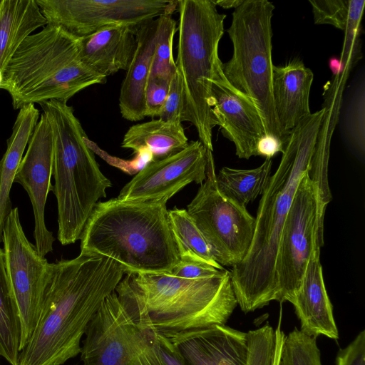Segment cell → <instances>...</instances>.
<instances>
[{"label": "cell", "instance_id": "obj_1", "mask_svg": "<svg viewBox=\"0 0 365 365\" xmlns=\"http://www.w3.org/2000/svg\"><path fill=\"white\" fill-rule=\"evenodd\" d=\"M124 274L114 260L82 252L48 263L41 312L17 365H63L81 354L89 322Z\"/></svg>", "mask_w": 365, "mask_h": 365}, {"label": "cell", "instance_id": "obj_2", "mask_svg": "<svg viewBox=\"0 0 365 365\" xmlns=\"http://www.w3.org/2000/svg\"><path fill=\"white\" fill-rule=\"evenodd\" d=\"M324 113V108L311 113L289 133L279 165L259 200L250 250L230 271L237 305L245 313L277 302L275 270L280 235L299 183L310 170Z\"/></svg>", "mask_w": 365, "mask_h": 365}, {"label": "cell", "instance_id": "obj_3", "mask_svg": "<svg viewBox=\"0 0 365 365\" xmlns=\"http://www.w3.org/2000/svg\"><path fill=\"white\" fill-rule=\"evenodd\" d=\"M166 203L98 202L81 236V252L108 257L126 274H170L180 256Z\"/></svg>", "mask_w": 365, "mask_h": 365}, {"label": "cell", "instance_id": "obj_4", "mask_svg": "<svg viewBox=\"0 0 365 365\" xmlns=\"http://www.w3.org/2000/svg\"><path fill=\"white\" fill-rule=\"evenodd\" d=\"M83 62L80 38L60 26L46 24L29 36L2 72L0 88L14 109L56 100L67 103L84 88L106 82Z\"/></svg>", "mask_w": 365, "mask_h": 365}, {"label": "cell", "instance_id": "obj_5", "mask_svg": "<svg viewBox=\"0 0 365 365\" xmlns=\"http://www.w3.org/2000/svg\"><path fill=\"white\" fill-rule=\"evenodd\" d=\"M53 134L51 191L58 207V240L63 245L80 240L98 200L112 183L101 171L73 108L51 100L39 103Z\"/></svg>", "mask_w": 365, "mask_h": 365}, {"label": "cell", "instance_id": "obj_6", "mask_svg": "<svg viewBox=\"0 0 365 365\" xmlns=\"http://www.w3.org/2000/svg\"><path fill=\"white\" fill-rule=\"evenodd\" d=\"M158 334L174 335L225 324L237 305L230 271L185 279L170 274H128Z\"/></svg>", "mask_w": 365, "mask_h": 365}, {"label": "cell", "instance_id": "obj_7", "mask_svg": "<svg viewBox=\"0 0 365 365\" xmlns=\"http://www.w3.org/2000/svg\"><path fill=\"white\" fill-rule=\"evenodd\" d=\"M177 57L175 61L183 89V121L191 123L199 140L212 152V129L217 125L212 113L211 87L224 34L225 14L213 0H179Z\"/></svg>", "mask_w": 365, "mask_h": 365}, {"label": "cell", "instance_id": "obj_8", "mask_svg": "<svg viewBox=\"0 0 365 365\" xmlns=\"http://www.w3.org/2000/svg\"><path fill=\"white\" fill-rule=\"evenodd\" d=\"M84 336L83 365H165L158 333L128 274L103 300Z\"/></svg>", "mask_w": 365, "mask_h": 365}, {"label": "cell", "instance_id": "obj_9", "mask_svg": "<svg viewBox=\"0 0 365 365\" xmlns=\"http://www.w3.org/2000/svg\"><path fill=\"white\" fill-rule=\"evenodd\" d=\"M274 6L267 0H243L235 9L227 32L232 56L222 69L227 81L256 106L266 134L283 135L277 118L272 91V18Z\"/></svg>", "mask_w": 365, "mask_h": 365}, {"label": "cell", "instance_id": "obj_10", "mask_svg": "<svg viewBox=\"0 0 365 365\" xmlns=\"http://www.w3.org/2000/svg\"><path fill=\"white\" fill-rule=\"evenodd\" d=\"M327 205L308 173L301 179L282 230L276 260L277 302L292 303L313 254L324 245Z\"/></svg>", "mask_w": 365, "mask_h": 365}, {"label": "cell", "instance_id": "obj_11", "mask_svg": "<svg viewBox=\"0 0 365 365\" xmlns=\"http://www.w3.org/2000/svg\"><path fill=\"white\" fill-rule=\"evenodd\" d=\"M207 152L206 179L187 211L207 242L215 261L223 266L240 262L251 246L255 218L245 207L217 189L212 152Z\"/></svg>", "mask_w": 365, "mask_h": 365}, {"label": "cell", "instance_id": "obj_12", "mask_svg": "<svg viewBox=\"0 0 365 365\" xmlns=\"http://www.w3.org/2000/svg\"><path fill=\"white\" fill-rule=\"evenodd\" d=\"M47 24L78 37L110 25L138 26L177 9L171 0H35Z\"/></svg>", "mask_w": 365, "mask_h": 365}, {"label": "cell", "instance_id": "obj_13", "mask_svg": "<svg viewBox=\"0 0 365 365\" xmlns=\"http://www.w3.org/2000/svg\"><path fill=\"white\" fill-rule=\"evenodd\" d=\"M2 242L6 272L20 317L21 351L41 312L49 262L27 239L18 207H14L6 218Z\"/></svg>", "mask_w": 365, "mask_h": 365}, {"label": "cell", "instance_id": "obj_14", "mask_svg": "<svg viewBox=\"0 0 365 365\" xmlns=\"http://www.w3.org/2000/svg\"><path fill=\"white\" fill-rule=\"evenodd\" d=\"M207 152L200 140L191 141L182 150L148 163L121 189L118 199L124 201H168L189 183L206 179Z\"/></svg>", "mask_w": 365, "mask_h": 365}, {"label": "cell", "instance_id": "obj_15", "mask_svg": "<svg viewBox=\"0 0 365 365\" xmlns=\"http://www.w3.org/2000/svg\"><path fill=\"white\" fill-rule=\"evenodd\" d=\"M53 134L46 115H40L18 167L14 182L26 191L34 217L35 247L42 256L53 250L54 237L45 222V207L48 192L52 190Z\"/></svg>", "mask_w": 365, "mask_h": 365}, {"label": "cell", "instance_id": "obj_16", "mask_svg": "<svg viewBox=\"0 0 365 365\" xmlns=\"http://www.w3.org/2000/svg\"><path fill=\"white\" fill-rule=\"evenodd\" d=\"M212 113L222 135L235 146L239 158L256 156L259 140L266 134L254 103L225 78L222 61L216 63L211 87Z\"/></svg>", "mask_w": 365, "mask_h": 365}, {"label": "cell", "instance_id": "obj_17", "mask_svg": "<svg viewBox=\"0 0 365 365\" xmlns=\"http://www.w3.org/2000/svg\"><path fill=\"white\" fill-rule=\"evenodd\" d=\"M179 348L187 365H246L247 332L223 325L168 337Z\"/></svg>", "mask_w": 365, "mask_h": 365}, {"label": "cell", "instance_id": "obj_18", "mask_svg": "<svg viewBox=\"0 0 365 365\" xmlns=\"http://www.w3.org/2000/svg\"><path fill=\"white\" fill-rule=\"evenodd\" d=\"M313 72L304 63L294 58L284 66H272V91L274 109L283 135L311 114L309 93Z\"/></svg>", "mask_w": 365, "mask_h": 365}, {"label": "cell", "instance_id": "obj_19", "mask_svg": "<svg viewBox=\"0 0 365 365\" xmlns=\"http://www.w3.org/2000/svg\"><path fill=\"white\" fill-rule=\"evenodd\" d=\"M320 250H317L312 256L292 304L302 333L316 338L323 335L337 339L339 332L324 281Z\"/></svg>", "mask_w": 365, "mask_h": 365}, {"label": "cell", "instance_id": "obj_20", "mask_svg": "<svg viewBox=\"0 0 365 365\" xmlns=\"http://www.w3.org/2000/svg\"><path fill=\"white\" fill-rule=\"evenodd\" d=\"M136 29L110 25L79 37L83 63L105 78L120 70L127 71L137 48Z\"/></svg>", "mask_w": 365, "mask_h": 365}, {"label": "cell", "instance_id": "obj_21", "mask_svg": "<svg viewBox=\"0 0 365 365\" xmlns=\"http://www.w3.org/2000/svg\"><path fill=\"white\" fill-rule=\"evenodd\" d=\"M156 26L157 19L137 27V48L121 85L120 114L131 122L145 117V92L155 49Z\"/></svg>", "mask_w": 365, "mask_h": 365}, {"label": "cell", "instance_id": "obj_22", "mask_svg": "<svg viewBox=\"0 0 365 365\" xmlns=\"http://www.w3.org/2000/svg\"><path fill=\"white\" fill-rule=\"evenodd\" d=\"M39 118V110L34 104H29L19 109L11 134L6 141V152L0 160V243L2 242L6 218L13 209L10 191L24 150Z\"/></svg>", "mask_w": 365, "mask_h": 365}, {"label": "cell", "instance_id": "obj_23", "mask_svg": "<svg viewBox=\"0 0 365 365\" xmlns=\"http://www.w3.org/2000/svg\"><path fill=\"white\" fill-rule=\"evenodd\" d=\"M188 143L182 123L158 118L130 127L123 136L121 146L133 150L139 155H145L150 161H154L182 150Z\"/></svg>", "mask_w": 365, "mask_h": 365}, {"label": "cell", "instance_id": "obj_24", "mask_svg": "<svg viewBox=\"0 0 365 365\" xmlns=\"http://www.w3.org/2000/svg\"><path fill=\"white\" fill-rule=\"evenodd\" d=\"M46 24L35 0H0V71L24 41Z\"/></svg>", "mask_w": 365, "mask_h": 365}, {"label": "cell", "instance_id": "obj_25", "mask_svg": "<svg viewBox=\"0 0 365 365\" xmlns=\"http://www.w3.org/2000/svg\"><path fill=\"white\" fill-rule=\"evenodd\" d=\"M324 113L316 140L310 170L312 180L319 187L322 200L327 205L331 200L328 182V162L331 139L334 131L342 103L344 90L341 87L327 84L324 88Z\"/></svg>", "mask_w": 365, "mask_h": 365}, {"label": "cell", "instance_id": "obj_26", "mask_svg": "<svg viewBox=\"0 0 365 365\" xmlns=\"http://www.w3.org/2000/svg\"><path fill=\"white\" fill-rule=\"evenodd\" d=\"M272 159H265L253 169L223 167L216 174L217 189L226 197L246 207L264 192L272 175Z\"/></svg>", "mask_w": 365, "mask_h": 365}, {"label": "cell", "instance_id": "obj_27", "mask_svg": "<svg viewBox=\"0 0 365 365\" xmlns=\"http://www.w3.org/2000/svg\"><path fill=\"white\" fill-rule=\"evenodd\" d=\"M21 322L0 247V356L11 365H17L20 353Z\"/></svg>", "mask_w": 365, "mask_h": 365}, {"label": "cell", "instance_id": "obj_28", "mask_svg": "<svg viewBox=\"0 0 365 365\" xmlns=\"http://www.w3.org/2000/svg\"><path fill=\"white\" fill-rule=\"evenodd\" d=\"M316 24H330L344 34L359 33L364 0H310Z\"/></svg>", "mask_w": 365, "mask_h": 365}, {"label": "cell", "instance_id": "obj_29", "mask_svg": "<svg viewBox=\"0 0 365 365\" xmlns=\"http://www.w3.org/2000/svg\"><path fill=\"white\" fill-rule=\"evenodd\" d=\"M342 131L355 150L364 155L365 150V79L359 75L346 100L342 117Z\"/></svg>", "mask_w": 365, "mask_h": 365}, {"label": "cell", "instance_id": "obj_30", "mask_svg": "<svg viewBox=\"0 0 365 365\" xmlns=\"http://www.w3.org/2000/svg\"><path fill=\"white\" fill-rule=\"evenodd\" d=\"M168 215L178 250H190L218 269H224L215 261L210 247L187 210L175 207L168 211Z\"/></svg>", "mask_w": 365, "mask_h": 365}, {"label": "cell", "instance_id": "obj_31", "mask_svg": "<svg viewBox=\"0 0 365 365\" xmlns=\"http://www.w3.org/2000/svg\"><path fill=\"white\" fill-rule=\"evenodd\" d=\"M172 14L168 12L157 18L155 45L148 78H170L176 71L173 46L177 22Z\"/></svg>", "mask_w": 365, "mask_h": 365}, {"label": "cell", "instance_id": "obj_32", "mask_svg": "<svg viewBox=\"0 0 365 365\" xmlns=\"http://www.w3.org/2000/svg\"><path fill=\"white\" fill-rule=\"evenodd\" d=\"M279 365H322L317 338L294 328L285 336Z\"/></svg>", "mask_w": 365, "mask_h": 365}, {"label": "cell", "instance_id": "obj_33", "mask_svg": "<svg viewBox=\"0 0 365 365\" xmlns=\"http://www.w3.org/2000/svg\"><path fill=\"white\" fill-rule=\"evenodd\" d=\"M180 259L170 274L185 279H201L218 275L220 269L190 250H180Z\"/></svg>", "mask_w": 365, "mask_h": 365}, {"label": "cell", "instance_id": "obj_34", "mask_svg": "<svg viewBox=\"0 0 365 365\" xmlns=\"http://www.w3.org/2000/svg\"><path fill=\"white\" fill-rule=\"evenodd\" d=\"M184 115L183 89L177 70L172 75L165 101L158 118L175 123H182Z\"/></svg>", "mask_w": 365, "mask_h": 365}, {"label": "cell", "instance_id": "obj_35", "mask_svg": "<svg viewBox=\"0 0 365 365\" xmlns=\"http://www.w3.org/2000/svg\"><path fill=\"white\" fill-rule=\"evenodd\" d=\"M170 78H148L145 92V117L158 118L168 93Z\"/></svg>", "mask_w": 365, "mask_h": 365}, {"label": "cell", "instance_id": "obj_36", "mask_svg": "<svg viewBox=\"0 0 365 365\" xmlns=\"http://www.w3.org/2000/svg\"><path fill=\"white\" fill-rule=\"evenodd\" d=\"M336 365H365V331H361L336 357Z\"/></svg>", "mask_w": 365, "mask_h": 365}, {"label": "cell", "instance_id": "obj_37", "mask_svg": "<svg viewBox=\"0 0 365 365\" xmlns=\"http://www.w3.org/2000/svg\"><path fill=\"white\" fill-rule=\"evenodd\" d=\"M158 338L165 365H187L179 348L170 338L158 334Z\"/></svg>", "mask_w": 365, "mask_h": 365}, {"label": "cell", "instance_id": "obj_38", "mask_svg": "<svg viewBox=\"0 0 365 365\" xmlns=\"http://www.w3.org/2000/svg\"><path fill=\"white\" fill-rule=\"evenodd\" d=\"M285 145L278 138L265 134L258 141L256 148V156H263L265 159H272L278 153H283Z\"/></svg>", "mask_w": 365, "mask_h": 365}, {"label": "cell", "instance_id": "obj_39", "mask_svg": "<svg viewBox=\"0 0 365 365\" xmlns=\"http://www.w3.org/2000/svg\"><path fill=\"white\" fill-rule=\"evenodd\" d=\"M213 1L216 6H219L225 9H236L242 3L243 0H213Z\"/></svg>", "mask_w": 365, "mask_h": 365}, {"label": "cell", "instance_id": "obj_40", "mask_svg": "<svg viewBox=\"0 0 365 365\" xmlns=\"http://www.w3.org/2000/svg\"><path fill=\"white\" fill-rule=\"evenodd\" d=\"M1 81H2V72L0 71V86H1Z\"/></svg>", "mask_w": 365, "mask_h": 365}]
</instances>
